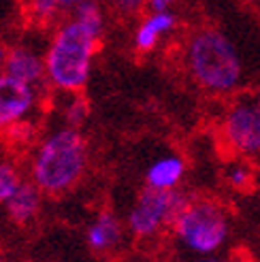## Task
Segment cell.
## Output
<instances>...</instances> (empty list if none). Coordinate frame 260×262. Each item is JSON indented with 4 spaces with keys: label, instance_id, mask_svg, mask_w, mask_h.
I'll return each instance as SVG.
<instances>
[{
    "label": "cell",
    "instance_id": "cell-1",
    "mask_svg": "<svg viewBox=\"0 0 260 262\" xmlns=\"http://www.w3.org/2000/svg\"><path fill=\"white\" fill-rule=\"evenodd\" d=\"M184 62L192 81L213 96H228L241 85L243 62L239 49L228 34L213 26H203L188 36Z\"/></svg>",
    "mask_w": 260,
    "mask_h": 262
},
{
    "label": "cell",
    "instance_id": "cell-2",
    "mask_svg": "<svg viewBox=\"0 0 260 262\" xmlns=\"http://www.w3.org/2000/svg\"><path fill=\"white\" fill-rule=\"evenodd\" d=\"M88 168V141L79 128L62 126L36 145L30 162V181L43 194L58 196L73 190Z\"/></svg>",
    "mask_w": 260,
    "mask_h": 262
},
{
    "label": "cell",
    "instance_id": "cell-3",
    "mask_svg": "<svg viewBox=\"0 0 260 262\" xmlns=\"http://www.w3.org/2000/svg\"><path fill=\"white\" fill-rule=\"evenodd\" d=\"M100 41L102 36L85 28L79 19H67L47 47V81L67 94H81L92 75Z\"/></svg>",
    "mask_w": 260,
    "mask_h": 262
},
{
    "label": "cell",
    "instance_id": "cell-4",
    "mask_svg": "<svg viewBox=\"0 0 260 262\" xmlns=\"http://www.w3.org/2000/svg\"><path fill=\"white\" fill-rule=\"evenodd\" d=\"M179 245L194 256H215L228 241L230 220L226 209L209 199H190L173 224Z\"/></svg>",
    "mask_w": 260,
    "mask_h": 262
},
{
    "label": "cell",
    "instance_id": "cell-5",
    "mask_svg": "<svg viewBox=\"0 0 260 262\" xmlns=\"http://www.w3.org/2000/svg\"><path fill=\"white\" fill-rule=\"evenodd\" d=\"M188 203L190 196L181 190H154L145 186L130 207L126 228L137 239H151L164 228H173L177 215Z\"/></svg>",
    "mask_w": 260,
    "mask_h": 262
},
{
    "label": "cell",
    "instance_id": "cell-6",
    "mask_svg": "<svg viewBox=\"0 0 260 262\" xmlns=\"http://www.w3.org/2000/svg\"><path fill=\"white\" fill-rule=\"evenodd\" d=\"M224 145L239 158L260 156V109L256 96H241L228 104L220 124Z\"/></svg>",
    "mask_w": 260,
    "mask_h": 262
},
{
    "label": "cell",
    "instance_id": "cell-7",
    "mask_svg": "<svg viewBox=\"0 0 260 262\" xmlns=\"http://www.w3.org/2000/svg\"><path fill=\"white\" fill-rule=\"evenodd\" d=\"M36 104V90L7 73H0V133L21 124Z\"/></svg>",
    "mask_w": 260,
    "mask_h": 262
},
{
    "label": "cell",
    "instance_id": "cell-8",
    "mask_svg": "<svg viewBox=\"0 0 260 262\" xmlns=\"http://www.w3.org/2000/svg\"><path fill=\"white\" fill-rule=\"evenodd\" d=\"M3 73L15 77V79L28 83V85H41L47 81V69H45V56H38L30 47H11Z\"/></svg>",
    "mask_w": 260,
    "mask_h": 262
},
{
    "label": "cell",
    "instance_id": "cell-9",
    "mask_svg": "<svg viewBox=\"0 0 260 262\" xmlns=\"http://www.w3.org/2000/svg\"><path fill=\"white\" fill-rule=\"evenodd\" d=\"M124 239V224L113 211H100L85 228V243L94 254H109Z\"/></svg>",
    "mask_w": 260,
    "mask_h": 262
},
{
    "label": "cell",
    "instance_id": "cell-10",
    "mask_svg": "<svg viewBox=\"0 0 260 262\" xmlns=\"http://www.w3.org/2000/svg\"><path fill=\"white\" fill-rule=\"evenodd\" d=\"M43 205V190L34 181H21L19 188L11 194V199L5 203V211L9 220L17 226H28L41 213Z\"/></svg>",
    "mask_w": 260,
    "mask_h": 262
},
{
    "label": "cell",
    "instance_id": "cell-11",
    "mask_svg": "<svg viewBox=\"0 0 260 262\" xmlns=\"http://www.w3.org/2000/svg\"><path fill=\"white\" fill-rule=\"evenodd\" d=\"M177 28V15L175 11H166V13H147L137 26L135 36H133V45L139 54H149L151 49L158 47V43L166 34H171Z\"/></svg>",
    "mask_w": 260,
    "mask_h": 262
},
{
    "label": "cell",
    "instance_id": "cell-12",
    "mask_svg": "<svg viewBox=\"0 0 260 262\" xmlns=\"http://www.w3.org/2000/svg\"><path fill=\"white\" fill-rule=\"evenodd\" d=\"M186 175V162L181 156H162L145 171V186L154 190H177Z\"/></svg>",
    "mask_w": 260,
    "mask_h": 262
},
{
    "label": "cell",
    "instance_id": "cell-13",
    "mask_svg": "<svg viewBox=\"0 0 260 262\" xmlns=\"http://www.w3.org/2000/svg\"><path fill=\"white\" fill-rule=\"evenodd\" d=\"M73 17L79 19L85 28H90L98 36H102V32H105V15H102V9L96 0H85L79 7H75Z\"/></svg>",
    "mask_w": 260,
    "mask_h": 262
},
{
    "label": "cell",
    "instance_id": "cell-14",
    "mask_svg": "<svg viewBox=\"0 0 260 262\" xmlns=\"http://www.w3.org/2000/svg\"><path fill=\"white\" fill-rule=\"evenodd\" d=\"M26 13L36 24H54L64 11L58 0H24Z\"/></svg>",
    "mask_w": 260,
    "mask_h": 262
},
{
    "label": "cell",
    "instance_id": "cell-15",
    "mask_svg": "<svg viewBox=\"0 0 260 262\" xmlns=\"http://www.w3.org/2000/svg\"><path fill=\"white\" fill-rule=\"evenodd\" d=\"M226 181L235 190H248L254 183V171L245 160H235L226 168Z\"/></svg>",
    "mask_w": 260,
    "mask_h": 262
},
{
    "label": "cell",
    "instance_id": "cell-16",
    "mask_svg": "<svg viewBox=\"0 0 260 262\" xmlns=\"http://www.w3.org/2000/svg\"><path fill=\"white\" fill-rule=\"evenodd\" d=\"M21 175L11 162H0V205L5 207V203L11 199V194L19 188Z\"/></svg>",
    "mask_w": 260,
    "mask_h": 262
},
{
    "label": "cell",
    "instance_id": "cell-17",
    "mask_svg": "<svg viewBox=\"0 0 260 262\" xmlns=\"http://www.w3.org/2000/svg\"><path fill=\"white\" fill-rule=\"evenodd\" d=\"M88 115H90L88 100L81 94H73V100L67 104V109H64V122H67V126L79 128L88 120Z\"/></svg>",
    "mask_w": 260,
    "mask_h": 262
},
{
    "label": "cell",
    "instance_id": "cell-18",
    "mask_svg": "<svg viewBox=\"0 0 260 262\" xmlns=\"http://www.w3.org/2000/svg\"><path fill=\"white\" fill-rule=\"evenodd\" d=\"M105 5L120 17H135L147 9V0H105Z\"/></svg>",
    "mask_w": 260,
    "mask_h": 262
},
{
    "label": "cell",
    "instance_id": "cell-19",
    "mask_svg": "<svg viewBox=\"0 0 260 262\" xmlns=\"http://www.w3.org/2000/svg\"><path fill=\"white\" fill-rule=\"evenodd\" d=\"M175 0H147V13H166L173 11Z\"/></svg>",
    "mask_w": 260,
    "mask_h": 262
},
{
    "label": "cell",
    "instance_id": "cell-20",
    "mask_svg": "<svg viewBox=\"0 0 260 262\" xmlns=\"http://www.w3.org/2000/svg\"><path fill=\"white\" fill-rule=\"evenodd\" d=\"M58 3L62 5V9H75V7H79L81 3H85V0H58Z\"/></svg>",
    "mask_w": 260,
    "mask_h": 262
},
{
    "label": "cell",
    "instance_id": "cell-21",
    "mask_svg": "<svg viewBox=\"0 0 260 262\" xmlns=\"http://www.w3.org/2000/svg\"><path fill=\"white\" fill-rule=\"evenodd\" d=\"M9 49H11V47H7L5 43H0V69L5 67V62H7V56H9Z\"/></svg>",
    "mask_w": 260,
    "mask_h": 262
},
{
    "label": "cell",
    "instance_id": "cell-22",
    "mask_svg": "<svg viewBox=\"0 0 260 262\" xmlns=\"http://www.w3.org/2000/svg\"><path fill=\"white\" fill-rule=\"evenodd\" d=\"M194 262H224V260H220V258H215V256H199Z\"/></svg>",
    "mask_w": 260,
    "mask_h": 262
},
{
    "label": "cell",
    "instance_id": "cell-23",
    "mask_svg": "<svg viewBox=\"0 0 260 262\" xmlns=\"http://www.w3.org/2000/svg\"><path fill=\"white\" fill-rule=\"evenodd\" d=\"M0 262H7V260H5V254H3V250H0Z\"/></svg>",
    "mask_w": 260,
    "mask_h": 262
},
{
    "label": "cell",
    "instance_id": "cell-24",
    "mask_svg": "<svg viewBox=\"0 0 260 262\" xmlns=\"http://www.w3.org/2000/svg\"><path fill=\"white\" fill-rule=\"evenodd\" d=\"M256 102H258V109H260V94H256Z\"/></svg>",
    "mask_w": 260,
    "mask_h": 262
}]
</instances>
